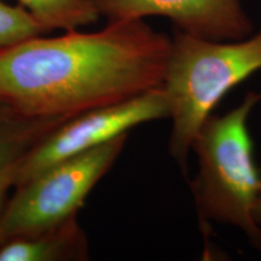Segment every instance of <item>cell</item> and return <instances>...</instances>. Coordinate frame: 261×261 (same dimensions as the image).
Here are the masks:
<instances>
[{
  "instance_id": "cell-7",
  "label": "cell",
  "mask_w": 261,
  "mask_h": 261,
  "mask_svg": "<svg viewBox=\"0 0 261 261\" xmlns=\"http://www.w3.org/2000/svg\"><path fill=\"white\" fill-rule=\"evenodd\" d=\"M68 119L70 117H29L0 100V219L10 191L15 188L21 160L39 140Z\"/></svg>"
},
{
  "instance_id": "cell-1",
  "label": "cell",
  "mask_w": 261,
  "mask_h": 261,
  "mask_svg": "<svg viewBox=\"0 0 261 261\" xmlns=\"http://www.w3.org/2000/svg\"><path fill=\"white\" fill-rule=\"evenodd\" d=\"M169 47L145 19L27 39L0 51V100L39 119L125 102L162 86Z\"/></svg>"
},
{
  "instance_id": "cell-2",
  "label": "cell",
  "mask_w": 261,
  "mask_h": 261,
  "mask_svg": "<svg viewBox=\"0 0 261 261\" xmlns=\"http://www.w3.org/2000/svg\"><path fill=\"white\" fill-rule=\"evenodd\" d=\"M261 70V31L240 40H208L173 31L162 90L172 121L168 150L188 177L198 129L220 100Z\"/></svg>"
},
{
  "instance_id": "cell-3",
  "label": "cell",
  "mask_w": 261,
  "mask_h": 261,
  "mask_svg": "<svg viewBox=\"0 0 261 261\" xmlns=\"http://www.w3.org/2000/svg\"><path fill=\"white\" fill-rule=\"evenodd\" d=\"M261 100L249 91L243 100L224 115L207 117L191 150L197 158V174L190 181L201 225H231L261 250V231L255 221L260 168L254 156L248 119Z\"/></svg>"
},
{
  "instance_id": "cell-10",
  "label": "cell",
  "mask_w": 261,
  "mask_h": 261,
  "mask_svg": "<svg viewBox=\"0 0 261 261\" xmlns=\"http://www.w3.org/2000/svg\"><path fill=\"white\" fill-rule=\"evenodd\" d=\"M46 33L23 6H11L0 0V51Z\"/></svg>"
},
{
  "instance_id": "cell-6",
  "label": "cell",
  "mask_w": 261,
  "mask_h": 261,
  "mask_svg": "<svg viewBox=\"0 0 261 261\" xmlns=\"http://www.w3.org/2000/svg\"><path fill=\"white\" fill-rule=\"evenodd\" d=\"M108 22L165 17L175 31L208 40H240L254 33L242 0H92Z\"/></svg>"
},
{
  "instance_id": "cell-8",
  "label": "cell",
  "mask_w": 261,
  "mask_h": 261,
  "mask_svg": "<svg viewBox=\"0 0 261 261\" xmlns=\"http://www.w3.org/2000/svg\"><path fill=\"white\" fill-rule=\"evenodd\" d=\"M87 257V238L76 217L40 233L0 244V261H80Z\"/></svg>"
},
{
  "instance_id": "cell-9",
  "label": "cell",
  "mask_w": 261,
  "mask_h": 261,
  "mask_svg": "<svg viewBox=\"0 0 261 261\" xmlns=\"http://www.w3.org/2000/svg\"><path fill=\"white\" fill-rule=\"evenodd\" d=\"M18 5L40 23L45 31L73 32L98 22L99 12L92 0H17Z\"/></svg>"
},
{
  "instance_id": "cell-4",
  "label": "cell",
  "mask_w": 261,
  "mask_h": 261,
  "mask_svg": "<svg viewBox=\"0 0 261 261\" xmlns=\"http://www.w3.org/2000/svg\"><path fill=\"white\" fill-rule=\"evenodd\" d=\"M127 136L64 160L15 187L0 219V244L40 233L76 217L122 152Z\"/></svg>"
},
{
  "instance_id": "cell-11",
  "label": "cell",
  "mask_w": 261,
  "mask_h": 261,
  "mask_svg": "<svg viewBox=\"0 0 261 261\" xmlns=\"http://www.w3.org/2000/svg\"><path fill=\"white\" fill-rule=\"evenodd\" d=\"M255 221L257 227L261 231V168H260V185H259V192H257V197H256V202H255Z\"/></svg>"
},
{
  "instance_id": "cell-5",
  "label": "cell",
  "mask_w": 261,
  "mask_h": 261,
  "mask_svg": "<svg viewBox=\"0 0 261 261\" xmlns=\"http://www.w3.org/2000/svg\"><path fill=\"white\" fill-rule=\"evenodd\" d=\"M168 103L162 87L125 102L89 110L70 117L39 140L23 156L15 175V187L52 166L126 135L142 123L168 119Z\"/></svg>"
}]
</instances>
